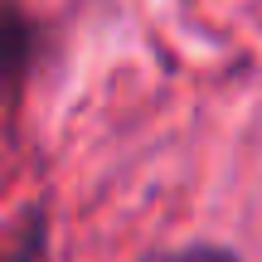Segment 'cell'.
Here are the masks:
<instances>
[{
    "label": "cell",
    "instance_id": "6da1fadb",
    "mask_svg": "<svg viewBox=\"0 0 262 262\" xmlns=\"http://www.w3.org/2000/svg\"><path fill=\"white\" fill-rule=\"evenodd\" d=\"M165 262H238L228 248H214V243H199V248H180V253H170Z\"/></svg>",
    "mask_w": 262,
    "mask_h": 262
}]
</instances>
